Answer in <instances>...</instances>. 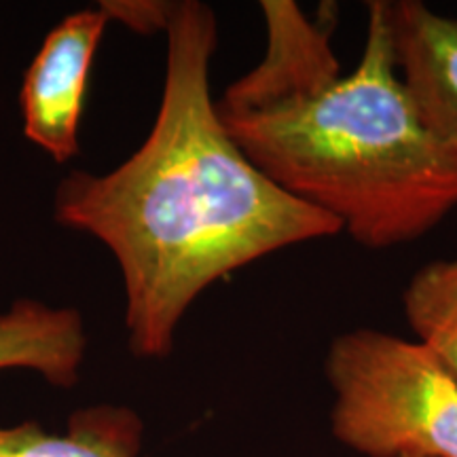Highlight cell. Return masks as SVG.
<instances>
[{
    "mask_svg": "<svg viewBox=\"0 0 457 457\" xmlns=\"http://www.w3.org/2000/svg\"><path fill=\"white\" fill-rule=\"evenodd\" d=\"M162 104L138 151L108 174L71 171L55 219L91 233L121 267L129 350L163 358L208 286L290 245L333 237L328 214L279 188L227 134L210 91L214 11L171 3Z\"/></svg>",
    "mask_w": 457,
    "mask_h": 457,
    "instance_id": "1",
    "label": "cell"
},
{
    "mask_svg": "<svg viewBox=\"0 0 457 457\" xmlns=\"http://www.w3.org/2000/svg\"><path fill=\"white\" fill-rule=\"evenodd\" d=\"M219 117L254 168L364 248L415 242L457 208V162L400 77L387 0L369 3L356 71L333 87Z\"/></svg>",
    "mask_w": 457,
    "mask_h": 457,
    "instance_id": "2",
    "label": "cell"
},
{
    "mask_svg": "<svg viewBox=\"0 0 457 457\" xmlns=\"http://www.w3.org/2000/svg\"><path fill=\"white\" fill-rule=\"evenodd\" d=\"M330 428L367 457H457V379L420 341L353 328L330 343Z\"/></svg>",
    "mask_w": 457,
    "mask_h": 457,
    "instance_id": "3",
    "label": "cell"
},
{
    "mask_svg": "<svg viewBox=\"0 0 457 457\" xmlns=\"http://www.w3.org/2000/svg\"><path fill=\"white\" fill-rule=\"evenodd\" d=\"M261 11L267 30L265 55L216 100L220 114L313 98L343 77L330 45L335 9L310 17L293 0H262Z\"/></svg>",
    "mask_w": 457,
    "mask_h": 457,
    "instance_id": "4",
    "label": "cell"
},
{
    "mask_svg": "<svg viewBox=\"0 0 457 457\" xmlns=\"http://www.w3.org/2000/svg\"><path fill=\"white\" fill-rule=\"evenodd\" d=\"M108 20L104 9L68 15L47 34L24 74L20 94L24 134L55 163L71 162L79 153L89 68Z\"/></svg>",
    "mask_w": 457,
    "mask_h": 457,
    "instance_id": "5",
    "label": "cell"
},
{
    "mask_svg": "<svg viewBox=\"0 0 457 457\" xmlns=\"http://www.w3.org/2000/svg\"><path fill=\"white\" fill-rule=\"evenodd\" d=\"M396 66L417 111L457 162V20L420 3H390Z\"/></svg>",
    "mask_w": 457,
    "mask_h": 457,
    "instance_id": "6",
    "label": "cell"
},
{
    "mask_svg": "<svg viewBox=\"0 0 457 457\" xmlns=\"http://www.w3.org/2000/svg\"><path fill=\"white\" fill-rule=\"evenodd\" d=\"M85 352L87 333L77 310L17 299L0 313V370H34L51 386L72 387Z\"/></svg>",
    "mask_w": 457,
    "mask_h": 457,
    "instance_id": "7",
    "label": "cell"
},
{
    "mask_svg": "<svg viewBox=\"0 0 457 457\" xmlns=\"http://www.w3.org/2000/svg\"><path fill=\"white\" fill-rule=\"evenodd\" d=\"M145 424L136 411L94 404L74 411L62 432L38 421L0 424V457H138Z\"/></svg>",
    "mask_w": 457,
    "mask_h": 457,
    "instance_id": "8",
    "label": "cell"
},
{
    "mask_svg": "<svg viewBox=\"0 0 457 457\" xmlns=\"http://www.w3.org/2000/svg\"><path fill=\"white\" fill-rule=\"evenodd\" d=\"M403 310L417 341L457 379V256L417 270L403 293Z\"/></svg>",
    "mask_w": 457,
    "mask_h": 457,
    "instance_id": "9",
    "label": "cell"
},
{
    "mask_svg": "<svg viewBox=\"0 0 457 457\" xmlns=\"http://www.w3.org/2000/svg\"><path fill=\"white\" fill-rule=\"evenodd\" d=\"M108 17H121L136 30H165L171 3H102Z\"/></svg>",
    "mask_w": 457,
    "mask_h": 457,
    "instance_id": "10",
    "label": "cell"
}]
</instances>
